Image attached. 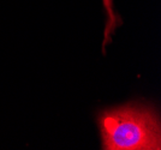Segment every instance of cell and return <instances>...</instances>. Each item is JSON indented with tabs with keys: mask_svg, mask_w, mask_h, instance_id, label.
Segmentation results:
<instances>
[{
	"mask_svg": "<svg viewBox=\"0 0 161 150\" xmlns=\"http://www.w3.org/2000/svg\"><path fill=\"white\" fill-rule=\"evenodd\" d=\"M102 150H160L161 120L153 104L131 101L96 115Z\"/></svg>",
	"mask_w": 161,
	"mask_h": 150,
	"instance_id": "obj_1",
	"label": "cell"
}]
</instances>
